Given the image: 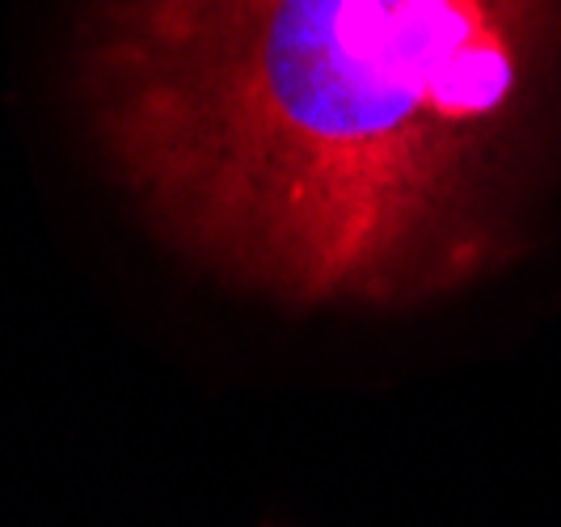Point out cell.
Segmentation results:
<instances>
[{"label":"cell","instance_id":"6da1fadb","mask_svg":"<svg viewBox=\"0 0 561 527\" xmlns=\"http://www.w3.org/2000/svg\"><path fill=\"white\" fill-rule=\"evenodd\" d=\"M84 98L207 266L414 305L506 250L561 127V0H98Z\"/></svg>","mask_w":561,"mask_h":527}]
</instances>
